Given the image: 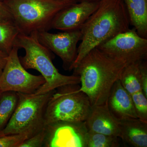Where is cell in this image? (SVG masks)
I'll return each mask as SVG.
<instances>
[{
  "label": "cell",
  "mask_w": 147,
  "mask_h": 147,
  "mask_svg": "<svg viewBox=\"0 0 147 147\" xmlns=\"http://www.w3.org/2000/svg\"><path fill=\"white\" fill-rule=\"evenodd\" d=\"M55 90L40 94L17 93L18 101L14 113L0 137L26 134L29 138L44 128V115L48 101Z\"/></svg>",
  "instance_id": "5b68a950"
},
{
  "label": "cell",
  "mask_w": 147,
  "mask_h": 147,
  "mask_svg": "<svg viewBox=\"0 0 147 147\" xmlns=\"http://www.w3.org/2000/svg\"><path fill=\"white\" fill-rule=\"evenodd\" d=\"M2 94V93L0 91V97H1V95Z\"/></svg>",
  "instance_id": "484cf974"
},
{
  "label": "cell",
  "mask_w": 147,
  "mask_h": 147,
  "mask_svg": "<svg viewBox=\"0 0 147 147\" xmlns=\"http://www.w3.org/2000/svg\"><path fill=\"white\" fill-rule=\"evenodd\" d=\"M130 24L140 36L147 37V0H123Z\"/></svg>",
  "instance_id": "2e32d148"
},
{
  "label": "cell",
  "mask_w": 147,
  "mask_h": 147,
  "mask_svg": "<svg viewBox=\"0 0 147 147\" xmlns=\"http://www.w3.org/2000/svg\"><path fill=\"white\" fill-rule=\"evenodd\" d=\"M85 122L88 131L120 137V121L110 113L107 101L102 105L92 106Z\"/></svg>",
  "instance_id": "5bb4252c"
},
{
  "label": "cell",
  "mask_w": 147,
  "mask_h": 147,
  "mask_svg": "<svg viewBox=\"0 0 147 147\" xmlns=\"http://www.w3.org/2000/svg\"><path fill=\"white\" fill-rule=\"evenodd\" d=\"M8 55L6 53L0 50V76L6 64Z\"/></svg>",
  "instance_id": "cb8c5ba5"
},
{
  "label": "cell",
  "mask_w": 147,
  "mask_h": 147,
  "mask_svg": "<svg viewBox=\"0 0 147 147\" xmlns=\"http://www.w3.org/2000/svg\"><path fill=\"white\" fill-rule=\"evenodd\" d=\"M76 2H81V1H100V0H75Z\"/></svg>",
  "instance_id": "d4e9b609"
},
{
  "label": "cell",
  "mask_w": 147,
  "mask_h": 147,
  "mask_svg": "<svg viewBox=\"0 0 147 147\" xmlns=\"http://www.w3.org/2000/svg\"><path fill=\"white\" fill-rule=\"evenodd\" d=\"M20 33L29 35L48 31L61 10L76 2L75 0H3Z\"/></svg>",
  "instance_id": "277c9868"
},
{
  "label": "cell",
  "mask_w": 147,
  "mask_h": 147,
  "mask_svg": "<svg viewBox=\"0 0 147 147\" xmlns=\"http://www.w3.org/2000/svg\"><path fill=\"white\" fill-rule=\"evenodd\" d=\"M79 84L60 87L53 94L47 103L44 124L59 121L84 122L92 105L88 97L79 90Z\"/></svg>",
  "instance_id": "8992f818"
},
{
  "label": "cell",
  "mask_w": 147,
  "mask_h": 147,
  "mask_svg": "<svg viewBox=\"0 0 147 147\" xmlns=\"http://www.w3.org/2000/svg\"><path fill=\"white\" fill-rule=\"evenodd\" d=\"M0 23H14L12 14L3 2L0 1Z\"/></svg>",
  "instance_id": "603a6c76"
},
{
  "label": "cell",
  "mask_w": 147,
  "mask_h": 147,
  "mask_svg": "<svg viewBox=\"0 0 147 147\" xmlns=\"http://www.w3.org/2000/svg\"><path fill=\"white\" fill-rule=\"evenodd\" d=\"M1 1H3V0H0Z\"/></svg>",
  "instance_id": "4316f807"
},
{
  "label": "cell",
  "mask_w": 147,
  "mask_h": 147,
  "mask_svg": "<svg viewBox=\"0 0 147 147\" xmlns=\"http://www.w3.org/2000/svg\"><path fill=\"white\" fill-rule=\"evenodd\" d=\"M119 137L88 131L86 139V147H119Z\"/></svg>",
  "instance_id": "d6986e66"
},
{
  "label": "cell",
  "mask_w": 147,
  "mask_h": 147,
  "mask_svg": "<svg viewBox=\"0 0 147 147\" xmlns=\"http://www.w3.org/2000/svg\"><path fill=\"white\" fill-rule=\"evenodd\" d=\"M45 147H86L84 122L59 121L45 125Z\"/></svg>",
  "instance_id": "9c48e42d"
},
{
  "label": "cell",
  "mask_w": 147,
  "mask_h": 147,
  "mask_svg": "<svg viewBox=\"0 0 147 147\" xmlns=\"http://www.w3.org/2000/svg\"><path fill=\"white\" fill-rule=\"evenodd\" d=\"M107 102L110 113L119 121L139 118L133 100L120 79L113 86Z\"/></svg>",
  "instance_id": "4fadbf2b"
},
{
  "label": "cell",
  "mask_w": 147,
  "mask_h": 147,
  "mask_svg": "<svg viewBox=\"0 0 147 147\" xmlns=\"http://www.w3.org/2000/svg\"><path fill=\"white\" fill-rule=\"evenodd\" d=\"M140 80L142 89L145 95L147 98V64L146 62L142 60L139 62Z\"/></svg>",
  "instance_id": "7402d4cb"
},
{
  "label": "cell",
  "mask_w": 147,
  "mask_h": 147,
  "mask_svg": "<svg viewBox=\"0 0 147 147\" xmlns=\"http://www.w3.org/2000/svg\"><path fill=\"white\" fill-rule=\"evenodd\" d=\"M20 33L14 23H0V50L9 55Z\"/></svg>",
  "instance_id": "ac0fdd59"
},
{
  "label": "cell",
  "mask_w": 147,
  "mask_h": 147,
  "mask_svg": "<svg viewBox=\"0 0 147 147\" xmlns=\"http://www.w3.org/2000/svg\"><path fill=\"white\" fill-rule=\"evenodd\" d=\"M45 138V130L44 127L39 132L25 140L19 147H44Z\"/></svg>",
  "instance_id": "44dd1931"
},
{
  "label": "cell",
  "mask_w": 147,
  "mask_h": 147,
  "mask_svg": "<svg viewBox=\"0 0 147 147\" xmlns=\"http://www.w3.org/2000/svg\"><path fill=\"white\" fill-rule=\"evenodd\" d=\"M127 65L96 47L73 69V74L79 76V90L87 95L92 106L102 105L107 101L113 86L120 79Z\"/></svg>",
  "instance_id": "6da1fadb"
},
{
  "label": "cell",
  "mask_w": 147,
  "mask_h": 147,
  "mask_svg": "<svg viewBox=\"0 0 147 147\" xmlns=\"http://www.w3.org/2000/svg\"><path fill=\"white\" fill-rule=\"evenodd\" d=\"M119 138L129 146L147 147V122L139 118L120 121Z\"/></svg>",
  "instance_id": "9a60e30c"
},
{
  "label": "cell",
  "mask_w": 147,
  "mask_h": 147,
  "mask_svg": "<svg viewBox=\"0 0 147 147\" xmlns=\"http://www.w3.org/2000/svg\"><path fill=\"white\" fill-rule=\"evenodd\" d=\"M100 1L76 2L59 12L53 19L51 28L62 31L81 30L98 8Z\"/></svg>",
  "instance_id": "8fae6325"
},
{
  "label": "cell",
  "mask_w": 147,
  "mask_h": 147,
  "mask_svg": "<svg viewBox=\"0 0 147 147\" xmlns=\"http://www.w3.org/2000/svg\"><path fill=\"white\" fill-rule=\"evenodd\" d=\"M112 57L124 61L127 64L143 60L147 54V38L134 30L120 33L97 47Z\"/></svg>",
  "instance_id": "ba28073f"
},
{
  "label": "cell",
  "mask_w": 147,
  "mask_h": 147,
  "mask_svg": "<svg viewBox=\"0 0 147 147\" xmlns=\"http://www.w3.org/2000/svg\"><path fill=\"white\" fill-rule=\"evenodd\" d=\"M139 62L127 64L124 69L120 80L133 100L138 118L147 122V98L140 82Z\"/></svg>",
  "instance_id": "7c38bea8"
},
{
  "label": "cell",
  "mask_w": 147,
  "mask_h": 147,
  "mask_svg": "<svg viewBox=\"0 0 147 147\" xmlns=\"http://www.w3.org/2000/svg\"><path fill=\"white\" fill-rule=\"evenodd\" d=\"M18 95L14 92L2 93L0 97V132L6 126L16 109Z\"/></svg>",
  "instance_id": "e0dca14e"
},
{
  "label": "cell",
  "mask_w": 147,
  "mask_h": 147,
  "mask_svg": "<svg viewBox=\"0 0 147 147\" xmlns=\"http://www.w3.org/2000/svg\"><path fill=\"white\" fill-rule=\"evenodd\" d=\"M14 46L25 50V56L19 58L24 68L36 70L45 79V84L34 94H43L64 86L80 84L79 76H67L59 72L53 63L50 50L39 42L36 32L29 35L20 33Z\"/></svg>",
  "instance_id": "3957f363"
},
{
  "label": "cell",
  "mask_w": 147,
  "mask_h": 147,
  "mask_svg": "<svg viewBox=\"0 0 147 147\" xmlns=\"http://www.w3.org/2000/svg\"><path fill=\"white\" fill-rule=\"evenodd\" d=\"M130 24L123 0H100L98 8L80 30L82 41L71 70L91 50L129 30Z\"/></svg>",
  "instance_id": "7a4b0ae2"
},
{
  "label": "cell",
  "mask_w": 147,
  "mask_h": 147,
  "mask_svg": "<svg viewBox=\"0 0 147 147\" xmlns=\"http://www.w3.org/2000/svg\"><path fill=\"white\" fill-rule=\"evenodd\" d=\"M28 136L25 134L5 135L0 137V147H19Z\"/></svg>",
  "instance_id": "ffe728a7"
},
{
  "label": "cell",
  "mask_w": 147,
  "mask_h": 147,
  "mask_svg": "<svg viewBox=\"0 0 147 147\" xmlns=\"http://www.w3.org/2000/svg\"><path fill=\"white\" fill-rule=\"evenodd\" d=\"M39 42L62 60L65 70L71 71L77 55V44L82 37L81 30L51 33L47 31L37 32Z\"/></svg>",
  "instance_id": "30bf717a"
},
{
  "label": "cell",
  "mask_w": 147,
  "mask_h": 147,
  "mask_svg": "<svg viewBox=\"0 0 147 147\" xmlns=\"http://www.w3.org/2000/svg\"><path fill=\"white\" fill-rule=\"evenodd\" d=\"M19 48L13 46L0 76V91L31 94L45 84L42 75H33L27 71L18 56Z\"/></svg>",
  "instance_id": "52a82bcc"
}]
</instances>
